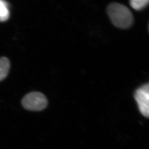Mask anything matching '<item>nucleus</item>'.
I'll return each mask as SVG.
<instances>
[{"mask_svg":"<svg viewBox=\"0 0 149 149\" xmlns=\"http://www.w3.org/2000/svg\"><path fill=\"white\" fill-rule=\"evenodd\" d=\"M107 13L111 22L116 27L126 29L133 23V16L130 10L123 4L111 3L107 7Z\"/></svg>","mask_w":149,"mask_h":149,"instance_id":"obj_1","label":"nucleus"},{"mask_svg":"<svg viewBox=\"0 0 149 149\" xmlns=\"http://www.w3.org/2000/svg\"><path fill=\"white\" fill-rule=\"evenodd\" d=\"M23 107L30 111H41L48 104V100L45 95L39 92H31L26 95L21 101Z\"/></svg>","mask_w":149,"mask_h":149,"instance_id":"obj_2","label":"nucleus"},{"mask_svg":"<svg viewBox=\"0 0 149 149\" xmlns=\"http://www.w3.org/2000/svg\"><path fill=\"white\" fill-rule=\"evenodd\" d=\"M134 97L138 104L141 113L146 117L149 116V83L138 88L134 94Z\"/></svg>","mask_w":149,"mask_h":149,"instance_id":"obj_3","label":"nucleus"},{"mask_svg":"<svg viewBox=\"0 0 149 149\" xmlns=\"http://www.w3.org/2000/svg\"><path fill=\"white\" fill-rule=\"evenodd\" d=\"M10 68L9 59L5 56L0 58V82L3 80L8 74Z\"/></svg>","mask_w":149,"mask_h":149,"instance_id":"obj_4","label":"nucleus"},{"mask_svg":"<svg viewBox=\"0 0 149 149\" xmlns=\"http://www.w3.org/2000/svg\"><path fill=\"white\" fill-rule=\"evenodd\" d=\"M9 17L8 3L6 1L0 0V22L7 21Z\"/></svg>","mask_w":149,"mask_h":149,"instance_id":"obj_5","label":"nucleus"},{"mask_svg":"<svg viewBox=\"0 0 149 149\" xmlns=\"http://www.w3.org/2000/svg\"><path fill=\"white\" fill-rule=\"evenodd\" d=\"M149 2L148 0H132L130 1V4L135 10L141 11L146 7Z\"/></svg>","mask_w":149,"mask_h":149,"instance_id":"obj_6","label":"nucleus"}]
</instances>
